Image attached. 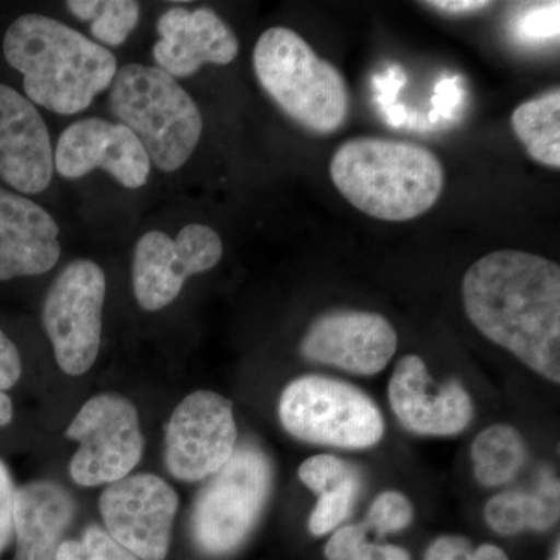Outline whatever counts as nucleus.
Here are the masks:
<instances>
[{
  "instance_id": "obj_27",
  "label": "nucleus",
  "mask_w": 560,
  "mask_h": 560,
  "mask_svg": "<svg viewBox=\"0 0 560 560\" xmlns=\"http://www.w3.org/2000/svg\"><path fill=\"white\" fill-rule=\"evenodd\" d=\"M301 481L316 495L341 488L346 482L361 480L359 470L352 464L337 456L316 455L301 464Z\"/></svg>"
},
{
  "instance_id": "obj_16",
  "label": "nucleus",
  "mask_w": 560,
  "mask_h": 560,
  "mask_svg": "<svg viewBox=\"0 0 560 560\" xmlns=\"http://www.w3.org/2000/svg\"><path fill=\"white\" fill-rule=\"evenodd\" d=\"M54 176L50 132L38 108L0 84V178L21 194H40Z\"/></svg>"
},
{
  "instance_id": "obj_14",
  "label": "nucleus",
  "mask_w": 560,
  "mask_h": 560,
  "mask_svg": "<svg viewBox=\"0 0 560 560\" xmlns=\"http://www.w3.org/2000/svg\"><path fill=\"white\" fill-rule=\"evenodd\" d=\"M397 350V334L377 313L340 311L319 316L302 340L301 352L315 363L359 375H375Z\"/></svg>"
},
{
  "instance_id": "obj_25",
  "label": "nucleus",
  "mask_w": 560,
  "mask_h": 560,
  "mask_svg": "<svg viewBox=\"0 0 560 560\" xmlns=\"http://www.w3.org/2000/svg\"><path fill=\"white\" fill-rule=\"evenodd\" d=\"M57 560H140L98 525L88 526L80 539L62 541Z\"/></svg>"
},
{
  "instance_id": "obj_9",
  "label": "nucleus",
  "mask_w": 560,
  "mask_h": 560,
  "mask_svg": "<svg viewBox=\"0 0 560 560\" xmlns=\"http://www.w3.org/2000/svg\"><path fill=\"white\" fill-rule=\"evenodd\" d=\"M66 436L79 442L69 464L73 482L83 488L124 480L140 463L143 436L135 405L119 394H98L81 407Z\"/></svg>"
},
{
  "instance_id": "obj_26",
  "label": "nucleus",
  "mask_w": 560,
  "mask_h": 560,
  "mask_svg": "<svg viewBox=\"0 0 560 560\" xmlns=\"http://www.w3.org/2000/svg\"><path fill=\"white\" fill-rule=\"evenodd\" d=\"M361 480L346 482L341 488L319 495L318 503L308 521V529L313 536L320 537L329 534L341 525L349 517L359 495Z\"/></svg>"
},
{
  "instance_id": "obj_18",
  "label": "nucleus",
  "mask_w": 560,
  "mask_h": 560,
  "mask_svg": "<svg viewBox=\"0 0 560 560\" xmlns=\"http://www.w3.org/2000/svg\"><path fill=\"white\" fill-rule=\"evenodd\" d=\"M60 228L39 205L0 187V280L39 276L61 256Z\"/></svg>"
},
{
  "instance_id": "obj_12",
  "label": "nucleus",
  "mask_w": 560,
  "mask_h": 560,
  "mask_svg": "<svg viewBox=\"0 0 560 560\" xmlns=\"http://www.w3.org/2000/svg\"><path fill=\"white\" fill-rule=\"evenodd\" d=\"M105 529L140 560H165L171 550L178 493L153 474L128 475L101 495Z\"/></svg>"
},
{
  "instance_id": "obj_33",
  "label": "nucleus",
  "mask_w": 560,
  "mask_h": 560,
  "mask_svg": "<svg viewBox=\"0 0 560 560\" xmlns=\"http://www.w3.org/2000/svg\"><path fill=\"white\" fill-rule=\"evenodd\" d=\"M13 420V401L0 390V427H7Z\"/></svg>"
},
{
  "instance_id": "obj_30",
  "label": "nucleus",
  "mask_w": 560,
  "mask_h": 560,
  "mask_svg": "<svg viewBox=\"0 0 560 560\" xmlns=\"http://www.w3.org/2000/svg\"><path fill=\"white\" fill-rule=\"evenodd\" d=\"M22 375V360L16 345L0 330V390L13 388Z\"/></svg>"
},
{
  "instance_id": "obj_10",
  "label": "nucleus",
  "mask_w": 560,
  "mask_h": 560,
  "mask_svg": "<svg viewBox=\"0 0 560 560\" xmlns=\"http://www.w3.org/2000/svg\"><path fill=\"white\" fill-rule=\"evenodd\" d=\"M232 404L212 390H197L175 408L165 430V466L176 480L212 477L237 448Z\"/></svg>"
},
{
  "instance_id": "obj_15",
  "label": "nucleus",
  "mask_w": 560,
  "mask_h": 560,
  "mask_svg": "<svg viewBox=\"0 0 560 560\" xmlns=\"http://www.w3.org/2000/svg\"><path fill=\"white\" fill-rule=\"evenodd\" d=\"M389 401L401 425L422 436L458 434L474 415L466 388L458 381L434 382L418 355L404 357L396 364Z\"/></svg>"
},
{
  "instance_id": "obj_28",
  "label": "nucleus",
  "mask_w": 560,
  "mask_h": 560,
  "mask_svg": "<svg viewBox=\"0 0 560 560\" xmlns=\"http://www.w3.org/2000/svg\"><path fill=\"white\" fill-rule=\"evenodd\" d=\"M412 517H415V510L410 500L400 492L389 490L375 499L363 525L368 530H375L378 536H385V534L399 533L407 528Z\"/></svg>"
},
{
  "instance_id": "obj_3",
  "label": "nucleus",
  "mask_w": 560,
  "mask_h": 560,
  "mask_svg": "<svg viewBox=\"0 0 560 560\" xmlns=\"http://www.w3.org/2000/svg\"><path fill=\"white\" fill-rule=\"evenodd\" d=\"M330 176L353 208L382 221L418 219L444 189L440 158L404 140L350 139L335 151Z\"/></svg>"
},
{
  "instance_id": "obj_22",
  "label": "nucleus",
  "mask_w": 560,
  "mask_h": 560,
  "mask_svg": "<svg viewBox=\"0 0 560 560\" xmlns=\"http://www.w3.org/2000/svg\"><path fill=\"white\" fill-rule=\"evenodd\" d=\"M475 477L482 486L506 485L521 470L525 445L521 433L510 425H493L481 431L471 444Z\"/></svg>"
},
{
  "instance_id": "obj_17",
  "label": "nucleus",
  "mask_w": 560,
  "mask_h": 560,
  "mask_svg": "<svg viewBox=\"0 0 560 560\" xmlns=\"http://www.w3.org/2000/svg\"><path fill=\"white\" fill-rule=\"evenodd\" d=\"M160 40L153 57L173 79L194 75L205 65L226 66L241 50L235 33L208 7L194 11L173 7L158 21Z\"/></svg>"
},
{
  "instance_id": "obj_6",
  "label": "nucleus",
  "mask_w": 560,
  "mask_h": 560,
  "mask_svg": "<svg viewBox=\"0 0 560 560\" xmlns=\"http://www.w3.org/2000/svg\"><path fill=\"white\" fill-rule=\"evenodd\" d=\"M272 467L257 445L235 448L210 477L191 512V539L205 555L220 558L248 540L270 499Z\"/></svg>"
},
{
  "instance_id": "obj_34",
  "label": "nucleus",
  "mask_w": 560,
  "mask_h": 560,
  "mask_svg": "<svg viewBox=\"0 0 560 560\" xmlns=\"http://www.w3.org/2000/svg\"><path fill=\"white\" fill-rule=\"evenodd\" d=\"M552 560H560L559 547H558V550H556V556H555V559H552Z\"/></svg>"
},
{
  "instance_id": "obj_19",
  "label": "nucleus",
  "mask_w": 560,
  "mask_h": 560,
  "mask_svg": "<svg viewBox=\"0 0 560 560\" xmlns=\"http://www.w3.org/2000/svg\"><path fill=\"white\" fill-rule=\"evenodd\" d=\"M77 515V501L58 482L33 481L14 497L13 560H57V551Z\"/></svg>"
},
{
  "instance_id": "obj_8",
  "label": "nucleus",
  "mask_w": 560,
  "mask_h": 560,
  "mask_svg": "<svg viewBox=\"0 0 560 560\" xmlns=\"http://www.w3.org/2000/svg\"><path fill=\"white\" fill-rule=\"evenodd\" d=\"M105 272L95 261H70L47 291L43 324L65 374L79 377L101 352Z\"/></svg>"
},
{
  "instance_id": "obj_29",
  "label": "nucleus",
  "mask_w": 560,
  "mask_h": 560,
  "mask_svg": "<svg viewBox=\"0 0 560 560\" xmlns=\"http://www.w3.org/2000/svg\"><path fill=\"white\" fill-rule=\"evenodd\" d=\"M14 497L16 486L7 464L0 459V556L14 537Z\"/></svg>"
},
{
  "instance_id": "obj_13",
  "label": "nucleus",
  "mask_w": 560,
  "mask_h": 560,
  "mask_svg": "<svg viewBox=\"0 0 560 560\" xmlns=\"http://www.w3.org/2000/svg\"><path fill=\"white\" fill-rule=\"evenodd\" d=\"M62 178L79 179L102 168L128 189H140L149 180L151 161L138 136L101 117L73 121L60 139L54 156Z\"/></svg>"
},
{
  "instance_id": "obj_21",
  "label": "nucleus",
  "mask_w": 560,
  "mask_h": 560,
  "mask_svg": "<svg viewBox=\"0 0 560 560\" xmlns=\"http://www.w3.org/2000/svg\"><path fill=\"white\" fill-rule=\"evenodd\" d=\"M514 130L530 160L545 167H560V92L522 103L511 117Z\"/></svg>"
},
{
  "instance_id": "obj_11",
  "label": "nucleus",
  "mask_w": 560,
  "mask_h": 560,
  "mask_svg": "<svg viewBox=\"0 0 560 560\" xmlns=\"http://www.w3.org/2000/svg\"><path fill=\"white\" fill-rule=\"evenodd\" d=\"M223 257L219 232L205 224H187L176 238L150 231L139 238L132 260V289L143 311L171 305L190 276L210 271Z\"/></svg>"
},
{
  "instance_id": "obj_7",
  "label": "nucleus",
  "mask_w": 560,
  "mask_h": 560,
  "mask_svg": "<svg viewBox=\"0 0 560 560\" xmlns=\"http://www.w3.org/2000/svg\"><path fill=\"white\" fill-rule=\"evenodd\" d=\"M279 418L298 440L330 447H374L385 431L382 412L366 394L320 375L296 378L283 389Z\"/></svg>"
},
{
  "instance_id": "obj_2",
  "label": "nucleus",
  "mask_w": 560,
  "mask_h": 560,
  "mask_svg": "<svg viewBox=\"0 0 560 560\" xmlns=\"http://www.w3.org/2000/svg\"><path fill=\"white\" fill-rule=\"evenodd\" d=\"M3 55L24 77L28 101L60 116L90 108L117 73L108 49L43 14H25L10 25Z\"/></svg>"
},
{
  "instance_id": "obj_4",
  "label": "nucleus",
  "mask_w": 560,
  "mask_h": 560,
  "mask_svg": "<svg viewBox=\"0 0 560 560\" xmlns=\"http://www.w3.org/2000/svg\"><path fill=\"white\" fill-rule=\"evenodd\" d=\"M253 65L268 97L304 130L331 135L348 120L345 77L296 32L272 27L261 33Z\"/></svg>"
},
{
  "instance_id": "obj_5",
  "label": "nucleus",
  "mask_w": 560,
  "mask_h": 560,
  "mask_svg": "<svg viewBox=\"0 0 560 560\" xmlns=\"http://www.w3.org/2000/svg\"><path fill=\"white\" fill-rule=\"evenodd\" d=\"M108 105L162 172L183 167L200 142L202 117L197 103L160 68L127 65L117 69Z\"/></svg>"
},
{
  "instance_id": "obj_32",
  "label": "nucleus",
  "mask_w": 560,
  "mask_h": 560,
  "mask_svg": "<svg viewBox=\"0 0 560 560\" xmlns=\"http://www.w3.org/2000/svg\"><path fill=\"white\" fill-rule=\"evenodd\" d=\"M422 5L441 11V13L469 14L489 9L493 3L486 2V0H431V2H422Z\"/></svg>"
},
{
  "instance_id": "obj_23",
  "label": "nucleus",
  "mask_w": 560,
  "mask_h": 560,
  "mask_svg": "<svg viewBox=\"0 0 560 560\" xmlns=\"http://www.w3.org/2000/svg\"><path fill=\"white\" fill-rule=\"evenodd\" d=\"M66 7L73 16L91 22V35L101 46H121L140 20L135 0H69Z\"/></svg>"
},
{
  "instance_id": "obj_1",
  "label": "nucleus",
  "mask_w": 560,
  "mask_h": 560,
  "mask_svg": "<svg viewBox=\"0 0 560 560\" xmlns=\"http://www.w3.org/2000/svg\"><path fill=\"white\" fill-rule=\"evenodd\" d=\"M467 316L488 340L548 381H560V268L523 253L495 250L463 280Z\"/></svg>"
},
{
  "instance_id": "obj_20",
  "label": "nucleus",
  "mask_w": 560,
  "mask_h": 560,
  "mask_svg": "<svg viewBox=\"0 0 560 560\" xmlns=\"http://www.w3.org/2000/svg\"><path fill=\"white\" fill-rule=\"evenodd\" d=\"M486 522L500 536L547 530L559 518V482L545 480L537 493L501 492L486 504Z\"/></svg>"
},
{
  "instance_id": "obj_31",
  "label": "nucleus",
  "mask_w": 560,
  "mask_h": 560,
  "mask_svg": "<svg viewBox=\"0 0 560 560\" xmlns=\"http://www.w3.org/2000/svg\"><path fill=\"white\" fill-rule=\"evenodd\" d=\"M425 560H475V548L464 537L442 536L430 545Z\"/></svg>"
},
{
  "instance_id": "obj_24",
  "label": "nucleus",
  "mask_w": 560,
  "mask_h": 560,
  "mask_svg": "<svg viewBox=\"0 0 560 560\" xmlns=\"http://www.w3.org/2000/svg\"><path fill=\"white\" fill-rule=\"evenodd\" d=\"M366 526L346 525L331 534L326 545L327 560H411L410 552L397 545L368 539Z\"/></svg>"
}]
</instances>
